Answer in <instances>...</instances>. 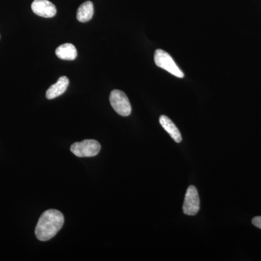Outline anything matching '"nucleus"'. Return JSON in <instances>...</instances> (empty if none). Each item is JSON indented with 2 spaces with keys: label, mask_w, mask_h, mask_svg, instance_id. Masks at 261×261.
<instances>
[{
  "label": "nucleus",
  "mask_w": 261,
  "mask_h": 261,
  "mask_svg": "<svg viewBox=\"0 0 261 261\" xmlns=\"http://www.w3.org/2000/svg\"><path fill=\"white\" fill-rule=\"evenodd\" d=\"M154 60V63L158 67L166 70L171 74L175 75L177 78L181 79L185 76L183 72L178 68L172 57L163 49H157L155 51Z\"/></svg>",
  "instance_id": "2"
},
{
  "label": "nucleus",
  "mask_w": 261,
  "mask_h": 261,
  "mask_svg": "<svg viewBox=\"0 0 261 261\" xmlns=\"http://www.w3.org/2000/svg\"><path fill=\"white\" fill-rule=\"evenodd\" d=\"M64 224V216L59 211H44L38 221L35 234L38 240L45 242L54 238Z\"/></svg>",
  "instance_id": "1"
},
{
  "label": "nucleus",
  "mask_w": 261,
  "mask_h": 261,
  "mask_svg": "<svg viewBox=\"0 0 261 261\" xmlns=\"http://www.w3.org/2000/svg\"><path fill=\"white\" fill-rule=\"evenodd\" d=\"M160 123L166 132L169 134L171 138L177 143H180L182 140L181 133L179 130L174 123L168 117L166 116H161L159 119Z\"/></svg>",
  "instance_id": "8"
},
{
  "label": "nucleus",
  "mask_w": 261,
  "mask_h": 261,
  "mask_svg": "<svg viewBox=\"0 0 261 261\" xmlns=\"http://www.w3.org/2000/svg\"><path fill=\"white\" fill-rule=\"evenodd\" d=\"M56 54L60 59L73 61L77 57L76 48L73 44L66 43L57 48Z\"/></svg>",
  "instance_id": "9"
},
{
  "label": "nucleus",
  "mask_w": 261,
  "mask_h": 261,
  "mask_svg": "<svg viewBox=\"0 0 261 261\" xmlns=\"http://www.w3.org/2000/svg\"><path fill=\"white\" fill-rule=\"evenodd\" d=\"M252 224L261 229V216H256L252 220Z\"/></svg>",
  "instance_id": "11"
},
{
  "label": "nucleus",
  "mask_w": 261,
  "mask_h": 261,
  "mask_svg": "<svg viewBox=\"0 0 261 261\" xmlns=\"http://www.w3.org/2000/svg\"><path fill=\"white\" fill-rule=\"evenodd\" d=\"M101 145L97 141L86 140L75 142L70 147V151L77 157L89 158L97 155L100 151Z\"/></svg>",
  "instance_id": "3"
},
{
  "label": "nucleus",
  "mask_w": 261,
  "mask_h": 261,
  "mask_svg": "<svg viewBox=\"0 0 261 261\" xmlns=\"http://www.w3.org/2000/svg\"><path fill=\"white\" fill-rule=\"evenodd\" d=\"M69 85V80L66 76L60 77L56 84L51 85L46 92V97L48 99H53L59 97L65 93Z\"/></svg>",
  "instance_id": "7"
},
{
  "label": "nucleus",
  "mask_w": 261,
  "mask_h": 261,
  "mask_svg": "<svg viewBox=\"0 0 261 261\" xmlns=\"http://www.w3.org/2000/svg\"><path fill=\"white\" fill-rule=\"evenodd\" d=\"M32 9L36 15L43 18H53L57 13L56 5L48 0H34Z\"/></svg>",
  "instance_id": "6"
},
{
  "label": "nucleus",
  "mask_w": 261,
  "mask_h": 261,
  "mask_svg": "<svg viewBox=\"0 0 261 261\" xmlns=\"http://www.w3.org/2000/svg\"><path fill=\"white\" fill-rule=\"evenodd\" d=\"M110 102L114 111L122 116H128L132 113V106L124 92L115 89L110 95Z\"/></svg>",
  "instance_id": "4"
},
{
  "label": "nucleus",
  "mask_w": 261,
  "mask_h": 261,
  "mask_svg": "<svg viewBox=\"0 0 261 261\" xmlns=\"http://www.w3.org/2000/svg\"><path fill=\"white\" fill-rule=\"evenodd\" d=\"M94 15V5L91 1H87L81 5L77 10L76 18L82 23L88 22Z\"/></svg>",
  "instance_id": "10"
},
{
  "label": "nucleus",
  "mask_w": 261,
  "mask_h": 261,
  "mask_svg": "<svg viewBox=\"0 0 261 261\" xmlns=\"http://www.w3.org/2000/svg\"><path fill=\"white\" fill-rule=\"evenodd\" d=\"M200 197L197 189L192 185L189 187L184 202V214L188 216H195L200 211Z\"/></svg>",
  "instance_id": "5"
}]
</instances>
